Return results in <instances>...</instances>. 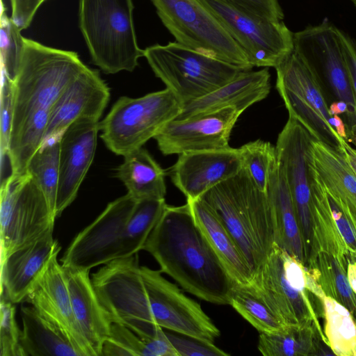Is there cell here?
<instances>
[{
	"instance_id": "obj_36",
	"label": "cell",
	"mask_w": 356,
	"mask_h": 356,
	"mask_svg": "<svg viewBox=\"0 0 356 356\" xmlns=\"http://www.w3.org/2000/svg\"><path fill=\"white\" fill-rule=\"evenodd\" d=\"M167 204L165 199L136 201L126 225L127 235L138 252L160 220Z\"/></svg>"
},
{
	"instance_id": "obj_39",
	"label": "cell",
	"mask_w": 356,
	"mask_h": 356,
	"mask_svg": "<svg viewBox=\"0 0 356 356\" xmlns=\"http://www.w3.org/2000/svg\"><path fill=\"white\" fill-rule=\"evenodd\" d=\"M0 356H24L22 330L15 320V307L5 295L0 299Z\"/></svg>"
},
{
	"instance_id": "obj_2",
	"label": "cell",
	"mask_w": 356,
	"mask_h": 356,
	"mask_svg": "<svg viewBox=\"0 0 356 356\" xmlns=\"http://www.w3.org/2000/svg\"><path fill=\"white\" fill-rule=\"evenodd\" d=\"M199 198L216 213L254 275L275 245L272 208L266 191L258 188L242 165L235 175Z\"/></svg>"
},
{
	"instance_id": "obj_34",
	"label": "cell",
	"mask_w": 356,
	"mask_h": 356,
	"mask_svg": "<svg viewBox=\"0 0 356 356\" xmlns=\"http://www.w3.org/2000/svg\"><path fill=\"white\" fill-rule=\"evenodd\" d=\"M229 305L260 333L275 332L286 327L251 284H235Z\"/></svg>"
},
{
	"instance_id": "obj_10",
	"label": "cell",
	"mask_w": 356,
	"mask_h": 356,
	"mask_svg": "<svg viewBox=\"0 0 356 356\" xmlns=\"http://www.w3.org/2000/svg\"><path fill=\"white\" fill-rule=\"evenodd\" d=\"M56 218L42 190L27 172L1 182V262L52 232Z\"/></svg>"
},
{
	"instance_id": "obj_44",
	"label": "cell",
	"mask_w": 356,
	"mask_h": 356,
	"mask_svg": "<svg viewBox=\"0 0 356 356\" xmlns=\"http://www.w3.org/2000/svg\"><path fill=\"white\" fill-rule=\"evenodd\" d=\"M253 15L280 22L284 13L278 0H221Z\"/></svg>"
},
{
	"instance_id": "obj_3",
	"label": "cell",
	"mask_w": 356,
	"mask_h": 356,
	"mask_svg": "<svg viewBox=\"0 0 356 356\" xmlns=\"http://www.w3.org/2000/svg\"><path fill=\"white\" fill-rule=\"evenodd\" d=\"M132 0H79V25L92 63L106 74L133 72L144 56Z\"/></svg>"
},
{
	"instance_id": "obj_4",
	"label": "cell",
	"mask_w": 356,
	"mask_h": 356,
	"mask_svg": "<svg viewBox=\"0 0 356 356\" xmlns=\"http://www.w3.org/2000/svg\"><path fill=\"white\" fill-rule=\"evenodd\" d=\"M86 67L74 51L24 38V51L13 80L12 130L39 110L51 111L66 87Z\"/></svg>"
},
{
	"instance_id": "obj_41",
	"label": "cell",
	"mask_w": 356,
	"mask_h": 356,
	"mask_svg": "<svg viewBox=\"0 0 356 356\" xmlns=\"http://www.w3.org/2000/svg\"><path fill=\"white\" fill-rule=\"evenodd\" d=\"M13 112V83L6 74L1 72L0 103L1 170L11 167L8 156V145L12 130Z\"/></svg>"
},
{
	"instance_id": "obj_52",
	"label": "cell",
	"mask_w": 356,
	"mask_h": 356,
	"mask_svg": "<svg viewBox=\"0 0 356 356\" xmlns=\"http://www.w3.org/2000/svg\"><path fill=\"white\" fill-rule=\"evenodd\" d=\"M47 0H40V6L44 2L46 1Z\"/></svg>"
},
{
	"instance_id": "obj_12",
	"label": "cell",
	"mask_w": 356,
	"mask_h": 356,
	"mask_svg": "<svg viewBox=\"0 0 356 356\" xmlns=\"http://www.w3.org/2000/svg\"><path fill=\"white\" fill-rule=\"evenodd\" d=\"M136 203L129 193L110 202L74 238L60 259L62 265L90 270L138 253L126 232L127 222Z\"/></svg>"
},
{
	"instance_id": "obj_5",
	"label": "cell",
	"mask_w": 356,
	"mask_h": 356,
	"mask_svg": "<svg viewBox=\"0 0 356 356\" xmlns=\"http://www.w3.org/2000/svg\"><path fill=\"white\" fill-rule=\"evenodd\" d=\"M144 57L182 106L211 93L244 71L176 41L147 47Z\"/></svg>"
},
{
	"instance_id": "obj_38",
	"label": "cell",
	"mask_w": 356,
	"mask_h": 356,
	"mask_svg": "<svg viewBox=\"0 0 356 356\" xmlns=\"http://www.w3.org/2000/svg\"><path fill=\"white\" fill-rule=\"evenodd\" d=\"M22 30L8 16L1 6L0 22V53L1 72L13 81L21 63L24 37Z\"/></svg>"
},
{
	"instance_id": "obj_42",
	"label": "cell",
	"mask_w": 356,
	"mask_h": 356,
	"mask_svg": "<svg viewBox=\"0 0 356 356\" xmlns=\"http://www.w3.org/2000/svg\"><path fill=\"white\" fill-rule=\"evenodd\" d=\"M165 333L178 353V356H227L214 343L207 341L189 335L175 332Z\"/></svg>"
},
{
	"instance_id": "obj_35",
	"label": "cell",
	"mask_w": 356,
	"mask_h": 356,
	"mask_svg": "<svg viewBox=\"0 0 356 356\" xmlns=\"http://www.w3.org/2000/svg\"><path fill=\"white\" fill-rule=\"evenodd\" d=\"M60 138L61 136H56L44 141L30 159L26 168V172L42 190L51 211L56 218Z\"/></svg>"
},
{
	"instance_id": "obj_22",
	"label": "cell",
	"mask_w": 356,
	"mask_h": 356,
	"mask_svg": "<svg viewBox=\"0 0 356 356\" xmlns=\"http://www.w3.org/2000/svg\"><path fill=\"white\" fill-rule=\"evenodd\" d=\"M60 249L52 231L11 253L1 262V294L14 304L25 301L49 259Z\"/></svg>"
},
{
	"instance_id": "obj_15",
	"label": "cell",
	"mask_w": 356,
	"mask_h": 356,
	"mask_svg": "<svg viewBox=\"0 0 356 356\" xmlns=\"http://www.w3.org/2000/svg\"><path fill=\"white\" fill-rule=\"evenodd\" d=\"M140 271L150 312L158 325L214 343L220 332L198 302L164 278L160 270L140 266Z\"/></svg>"
},
{
	"instance_id": "obj_37",
	"label": "cell",
	"mask_w": 356,
	"mask_h": 356,
	"mask_svg": "<svg viewBox=\"0 0 356 356\" xmlns=\"http://www.w3.org/2000/svg\"><path fill=\"white\" fill-rule=\"evenodd\" d=\"M238 150L242 165L258 188L266 191L270 170L277 158L275 146L257 140L244 144Z\"/></svg>"
},
{
	"instance_id": "obj_26",
	"label": "cell",
	"mask_w": 356,
	"mask_h": 356,
	"mask_svg": "<svg viewBox=\"0 0 356 356\" xmlns=\"http://www.w3.org/2000/svg\"><path fill=\"white\" fill-rule=\"evenodd\" d=\"M195 220L236 284H250L254 274L233 237L200 198L187 200Z\"/></svg>"
},
{
	"instance_id": "obj_47",
	"label": "cell",
	"mask_w": 356,
	"mask_h": 356,
	"mask_svg": "<svg viewBox=\"0 0 356 356\" xmlns=\"http://www.w3.org/2000/svg\"><path fill=\"white\" fill-rule=\"evenodd\" d=\"M347 277L356 296V257L349 254L347 257Z\"/></svg>"
},
{
	"instance_id": "obj_21",
	"label": "cell",
	"mask_w": 356,
	"mask_h": 356,
	"mask_svg": "<svg viewBox=\"0 0 356 356\" xmlns=\"http://www.w3.org/2000/svg\"><path fill=\"white\" fill-rule=\"evenodd\" d=\"M109 98V88L99 72L86 66L52 106L44 141L61 136L79 119L99 121Z\"/></svg>"
},
{
	"instance_id": "obj_29",
	"label": "cell",
	"mask_w": 356,
	"mask_h": 356,
	"mask_svg": "<svg viewBox=\"0 0 356 356\" xmlns=\"http://www.w3.org/2000/svg\"><path fill=\"white\" fill-rule=\"evenodd\" d=\"M24 356H80L69 339L32 305L21 307Z\"/></svg>"
},
{
	"instance_id": "obj_7",
	"label": "cell",
	"mask_w": 356,
	"mask_h": 356,
	"mask_svg": "<svg viewBox=\"0 0 356 356\" xmlns=\"http://www.w3.org/2000/svg\"><path fill=\"white\" fill-rule=\"evenodd\" d=\"M182 106L168 88L137 98L121 97L99 122L101 138L110 151L123 156L154 138Z\"/></svg>"
},
{
	"instance_id": "obj_18",
	"label": "cell",
	"mask_w": 356,
	"mask_h": 356,
	"mask_svg": "<svg viewBox=\"0 0 356 356\" xmlns=\"http://www.w3.org/2000/svg\"><path fill=\"white\" fill-rule=\"evenodd\" d=\"M60 250L51 255L25 301L56 326L80 356H95L73 312L64 270L57 259Z\"/></svg>"
},
{
	"instance_id": "obj_27",
	"label": "cell",
	"mask_w": 356,
	"mask_h": 356,
	"mask_svg": "<svg viewBox=\"0 0 356 356\" xmlns=\"http://www.w3.org/2000/svg\"><path fill=\"white\" fill-rule=\"evenodd\" d=\"M309 163L325 186L356 216V175L343 152L314 138Z\"/></svg>"
},
{
	"instance_id": "obj_14",
	"label": "cell",
	"mask_w": 356,
	"mask_h": 356,
	"mask_svg": "<svg viewBox=\"0 0 356 356\" xmlns=\"http://www.w3.org/2000/svg\"><path fill=\"white\" fill-rule=\"evenodd\" d=\"M242 48L253 67H277L293 51L282 21L257 17L221 0H200Z\"/></svg>"
},
{
	"instance_id": "obj_8",
	"label": "cell",
	"mask_w": 356,
	"mask_h": 356,
	"mask_svg": "<svg viewBox=\"0 0 356 356\" xmlns=\"http://www.w3.org/2000/svg\"><path fill=\"white\" fill-rule=\"evenodd\" d=\"M275 70L276 88L289 116L315 140L342 152L345 140L334 128L324 86L314 68L293 51Z\"/></svg>"
},
{
	"instance_id": "obj_48",
	"label": "cell",
	"mask_w": 356,
	"mask_h": 356,
	"mask_svg": "<svg viewBox=\"0 0 356 356\" xmlns=\"http://www.w3.org/2000/svg\"><path fill=\"white\" fill-rule=\"evenodd\" d=\"M341 151L353 172L356 175V149L353 148L348 141L342 145Z\"/></svg>"
},
{
	"instance_id": "obj_16",
	"label": "cell",
	"mask_w": 356,
	"mask_h": 356,
	"mask_svg": "<svg viewBox=\"0 0 356 356\" xmlns=\"http://www.w3.org/2000/svg\"><path fill=\"white\" fill-rule=\"evenodd\" d=\"M250 284L286 326L313 324L323 332L318 321L323 311L316 306L321 301L297 290L289 282L284 269L282 248L276 244Z\"/></svg>"
},
{
	"instance_id": "obj_28",
	"label": "cell",
	"mask_w": 356,
	"mask_h": 356,
	"mask_svg": "<svg viewBox=\"0 0 356 356\" xmlns=\"http://www.w3.org/2000/svg\"><path fill=\"white\" fill-rule=\"evenodd\" d=\"M115 175L136 201L165 199V173L147 149L140 147L123 156Z\"/></svg>"
},
{
	"instance_id": "obj_17",
	"label": "cell",
	"mask_w": 356,
	"mask_h": 356,
	"mask_svg": "<svg viewBox=\"0 0 356 356\" xmlns=\"http://www.w3.org/2000/svg\"><path fill=\"white\" fill-rule=\"evenodd\" d=\"M243 111L229 106L166 123L154 137L163 155L228 148L232 129Z\"/></svg>"
},
{
	"instance_id": "obj_19",
	"label": "cell",
	"mask_w": 356,
	"mask_h": 356,
	"mask_svg": "<svg viewBox=\"0 0 356 356\" xmlns=\"http://www.w3.org/2000/svg\"><path fill=\"white\" fill-rule=\"evenodd\" d=\"M99 131V121L81 118L70 124L61 135L56 218L76 197L93 161Z\"/></svg>"
},
{
	"instance_id": "obj_46",
	"label": "cell",
	"mask_w": 356,
	"mask_h": 356,
	"mask_svg": "<svg viewBox=\"0 0 356 356\" xmlns=\"http://www.w3.org/2000/svg\"><path fill=\"white\" fill-rule=\"evenodd\" d=\"M339 34L356 97V42L339 29Z\"/></svg>"
},
{
	"instance_id": "obj_50",
	"label": "cell",
	"mask_w": 356,
	"mask_h": 356,
	"mask_svg": "<svg viewBox=\"0 0 356 356\" xmlns=\"http://www.w3.org/2000/svg\"><path fill=\"white\" fill-rule=\"evenodd\" d=\"M348 216L352 222V224L353 225L354 231L356 235V216L353 214L351 212L348 211Z\"/></svg>"
},
{
	"instance_id": "obj_49",
	"label": "cell",
	"mask_w": 356,
	"mask_h": 356,
	"mask_svg": "<svg viewBox=\"0 0 356 356\" xmlns=\"http://www.w3.org/2000/svg\"><path fill=\"white\" fill-rule=\"evenodd\" d=\"M330 112L333 115H343V119L346 117L348 113V106L346 103L341 101L335 100L329 106Z\"/></svg>"
},
{
	"instance_id": "obj_6",
	"label": "cell",
	"mask_w": 356,
	"mask_h": 356,
	"mask_svg": "<svg viewBox=\"0 0 356 356\" xmlns=\"http://www.w3.org/2000/svg\"><path fill=\"white\" fill-rule=\"evenodd\" d=\"M91 280L112 323L128 327L143 339L152 338L163 329L152 316L138 253L105 264L92 275Z\"/></svg>"
},
{
	"instance_id": "obj_33",
	"label": "cell",
	"mask_w": 356,
	"mask_h": 356,
	"mask_svg": "<svg viewBox=\"0 0 356 356\" xmlns=\"http://www.w3.org/2000/svg\"><path fill=\"white\" fill-rule=\"evenodd\" d=\"M324 334L332 353L356 356V322L351 312L331 297L323 296Z\"/></svg>"
},
{
	"instance_id": "obj_51",
	"label": "cell",
	"mask_w": 356,
	"mask_h": 356,
	"mask_svg": "<svg viewBox=\"0 0 356 356\" xmlns=\"http://www.w3.org/2000/svg\"><path fill=\"white\" fill-rule=\"evenodd\" d=\"M351 2L353 3V6L355 7L356 8V0H350Z\"/></svg>"
},
{
	"instance_id": "obj_11",
	"label": "cell",
	"mask_w": 356,
	"mask_h": 356,
	"mask_svg": "<svg viewBox=\"0 0 356 356\" xmlns=\"http://www.w3.org/2000/svg\"><path fill=\"white\" fill-rule=\"evenodd\" d=\"M293 51L309 63L335 97L348 106L343 119L348 140L356 145V97L339 29L327 19L293 33Z\"/></svg>"
},
{
	"instance_id": "obj_40",
	"label": "cell",
	"mask_w": 356,
	"mask_h": 356,
	"mask_svg": "<svg viewBox=\"0 0 356 356\" xmlns=\"http://www.w3.org/2000/svg\"><path fill=\"white\" fill-rule=\"evenodd\" d=\"M147 356L144 341L128 327L112 323L101 356Z\"/></svg>"
},
{
	"instance_id": "obj_32",
	"label": "cell",
	"mask_w": 356,
	"mask_h": 356,
	"mask_svg": "<svg viewBox=\"0 0 356 356\" xmlns=\"http://www.w3.org/2000/svg\"><path fill=\"white\" fill-rule=\"evenodd\" d=\"M306 267L325 296L343 305L356 317V296L347 277V264L327 253L320 252Z\"/></svg>"
},
{
	"instance_id": "obj_31",
	"label": "cell",
	"mask_w": 356,
	"mask_h": 356,
	"mask_svg": "<svg viewBox=\"0 0 356 356\" xmlns=\"http://www.w3.org/2000/svg\"><path fill=\"white\" fill-rule=\"evenodd\" d=\"M50 111L42 109L35 112L11 132L8 156L12 175L26 173L30 159L44 142Z\"/></svg>"
},
{
	"instance_id": "obj_53",
	"label": "cell",
	"mask_w": 356,
	"mask_h": 356,
	"mask_svg": "<svg viewBox=\"0 0 356 356\" xmlns=\"http://www.w3.org/2000/svg\"><path fill=\"white\" fill-rule=\"evenodd\" d=\"M354 318H355V322H356V317H355Z\"/></svg>"
},
{
	"instance_id": "obj_23",
	"label": "cell",
	"mask_w": 356,
	"mask_h": 356,
	"mask_svg": "<svg viewBox=\"0 0 356 356\" xmlns=\"http://www.w3.org/2000/svg\"><path fill=\"white\" fill-rule=\"evenodd\" d=\"M268 67L257 71H242L235 79L209 94L182 106L176 120L234 106L244 111L253 104L265 99L270 90Z\"/></svg>"
},
{
	"instance_id": "obj_9",
	"label": "cell",
	"mask_w": 356,
	"mask_h": 356,
	"mask_svg": "<svg viewBox=\"0 0 356 356\" xmlns=\"http://www.w3.org/2000/svg\"><path fill=\"white\" fill-rule=\"evenodd\" d=\"M176 42L243 70L253 66L242 48L200 0H151Z\"/></svg>"
},
{
	"instance_id": "obj_45",
	"label": "cell",
	"mask_w": 356,
	"mask_h": 356,
	"mask_svg": "<svg viewBox=\"0 0 356 356\" xmlns=\"http://www.w3.org/2000/svg\"><path fill=\"white\" fill-rule=\"evenodd\" d=\"M10 17L22 31L31 24L40 6V0H9Z\"/></svg>"
},
{
	"instance_id": "obj_25",
	"label": "cell",
	"mask_w": 356,
	"mask_h": 356,
	"mask_svg": "<svg viewBox=\"0 0 356 356\" xmlns=\"http://www.w3.org/2000/svg\"><path fill=\"white\" fill-rule=\"evenodd\" d=\"M266 193L272 208L275 244L305 266V249L294 204L277 158L270 170Z\"/></svg>"
},
{
	"instance_id": "obj_43",
	"label": "cell",
	"mask_w": 356,
	"mask_h": 356,
	"mask_svg": "<svg viewBox=\"0 0 356 356\" xmlns=\"http://www.w3.org/2000/svg\"><path fill=\"white\" fill-rule=\"evenodd\" d=\"M325 188L337 227L346 244L349 254L356 257V235L347 212L346 204L325 186Z\"/></svg>"
},
{
	"instance_id": "obj_24",
	"label": "cell",
	"mask_w": 356,
	"mask_h": 356,
	"mask_svg": "<svg viewBox=\"0 0 356 356\" xmlns=\"http://www.w3.org/2000/svg\"><path fill=\"white\" fill-rule=\"evenodd\" d=\"M63 268L76 319L95 356H101L112 323L96 294L89 277L90 270L65 266Z\"/></svg>"
},
{
	"instance_id": "obj_13",
	"label": "cell",
	"mask_w": 356,
	"mask_h": 356,
	"mask_svg": "<svg viewBox=\"0 0 356 356\" xmlns=\"http://www.w3.org/2000/svg\"><path fill=\"white\" fill-rule=\"evenodd\" d=\"M313 139L300 122L289 116L275 145L277 161L294 204L305 261L314 255L316 248V212L309 166Z\"/></svg>"
},
{
	"instance_id": "obj_30",
	"label": "cell",
	"mask_w": 356,
	"mask_h": 356,
	"mask_svg": "<svg viewBox=\"0 0 356 356\" xmlns=\"http://www.w3.org/2000/svg\"><path fill=\"white\" fill-rule=\"evenodd\" d=\"M328 346L324 332L315 325H295L271 333H260L258 349L264 356H307L320 353V343Z\"/></svg>"
},
{
	"instance_id": "obj_20",
	"label": "cell",
	"mask_w": 356,
	"mask_h": 356,
	"mask_svg": "<svg viewBox=\"0 0 356 356\" xmlns=\"http://www.w3.org/2000/svg\"><path fill=\"white\" fill-rule=\"evenodd\" d=\"M241 168L238 149L229 147L179 154L177 161L170 168V176L186 200H193L235 175Z\"/></svg>"
},
{
	"instance_id": "obj_1",
	"label": "cell",
	"mask_w": 356,
	"mask_h": 356,
	"mask_svg": "<svg viewBox=\"0 0 356 356\" xmlns=\"http://www.w3.org/2000/svg\"><path fill=\"white\" fill-rule=\"evenodd\" d=\"M143 250L188 293L213 304L229 305L236 283L196 223L188 202L166 206Z\"/></svg>"
}]
</instances>
